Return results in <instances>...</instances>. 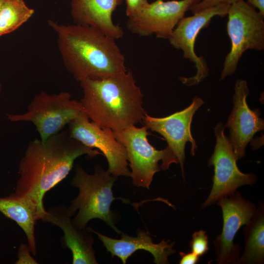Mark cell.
<instances>
[{
  "label": "cell",
  "mask_w": 264,
  "mask_h": 264,
  "mask_svg": "<svg viewBox=\"0 0 264 264\" xmlns=\"http://www.w3.org/2000/svg\"><path fill=\"white\" fill-rule=\"evenodd\" d=\"M98 154H102L71 137L68 130L44 140H32L20 162L15 192L33 201L42 220L46 214L43 202L45 194L67 176L77 158Z\"/></svg>",
  "instance_id": "obj_1"
},
{
  "label": "cell",
  "mask_w": 264,
  "mask_h": 264,
  "mask_svg": "<svg viewBox=\"0 0 264 264\" xmlns=\"http://www.w3.org/2000/svg\"><path fill=\"white\" fill-rule=\"evenodd\" d=\"M48 22L57 34L64 65L77 81L101 79L127 71L115 40L90 26Z\"/></svg>",
  "instance_id": "obj_2"
},
{
  "label": "cell",
  "mask_w": 264,
  "mask_h": 264,
  "mask_svg": "<svg viewBox=\"0 0 264 264\" xmlns=\"http://www.w3.org/2000/svg\"><path fill=\"white\" fill-rule=\"evenodd\" d=\"M80 101L89 120L99 126L120 131L142 121L146 113L143 94L130 71L80 82Z\"/></svg>",
  "instance_id": "obj_3"
},
{
  "label": "cell",
  "mask_w": 264,
  "mask_h": 264,
  "mask_svg": "<svg viewBox=\"0 0 264 264\" xmlns=\"http://www.w3.org/2000/svg\"><path fill=\"white\" fill-rule=\"evenodd\" d=\"M116 179L117 177L99 164L95 165L93 174H88L80 165H77L71 184L78 189L79 193L68 207L73 215L78 210L72 220L76 227L86 229L89 220L98 219L118 234L122 233L115 226V215L110 209L112 202L116 199L112 190Z\"/></svg>",
  "instance_id": "obj_4"
},
{
  "label": "cell",
  "mask_w": 264,
  "mask_h": 264,
  "mask_svg": "<svg viewBox=\"0 0 264 264\" xmlns=\"http://www.w3.org/2000/svg\"><path fill=\"white\" fill-rule=\"evenodd\" d=\"M84 111L80 101L71 99L70 94L61 91L49 94L41 91L28 105L27 111L21 114H7L12 122H30L44 140L61 131Z\"/></svg>",
  "instance_id": "obj_5"
},
{
  "label": "cell",
  "mask_w": 264,
  "mask_h": 264,
  "mask_svg": "<svg viewBox=\"0 0 264 264\" xmlns=\"http://www.w3.org/2000/svg\"><path fill=\"white\" fill-rule=\"evenodd\" d=\"M227 15V31L231 47L225 58L220 80L235 72L246 50L264 49V16L244 0L230 5Z\"/></svg>",
  "instance_id": "obj_6"
},
{
  "label": "cell",
  "mask_w": 264,
  "mask_h": 264,
  "mask_svg": "<svg viewBox=\"0 0 264 264\" xmlns=\"http://www.w3.org/2000/svg\"><path fill=\"white\" fill-rule=\"evenodd\" d=\"M148 130L145 126L132 125L113 132L126 150L132 184L149 189L154 174L168 169L173 160L166 148L158 150L149 143Z\"/></svg>",
  "instance_id": "obj_7"
},
{
  "label": "cell",
  "mask_w": 264,
  "mask_h": 264,
  "mask_svg": "<svg viewBox=\"0 0 264 264\" xmlns=\"http://www.w3.org/2000/svg\"><path fill=\"white\" fill-rule=\"evenodd\" d=\"M224 131L221 123H219L214 128L216 142L208 162L214 167L213 183L210 194L202 204L203 208L235 192L239 187L252 185L256 180L254 175L243 173L239 169L233 148Z\"/></svg>",
  "instance_id": "obj_8"
},
{
  "label": "cell",
  "mask_w": 264,
  "mask_h": 264,
  "mask_svg": "<svg viewBox=\"0 0 264 264\" xmlns=\"http://www.w3.org/2000/svg\"><path fill=\"white\" fill-rule=\"evenodd\" d=\"M71 137L101 152L108 162L107 171L115 176L131 177L126 150L115 138L113 131L90 121L83 111L68 124Z\"/></svg>",
  "instance_id": "obj_9"
},
{
  "label": "cell",
  "mask_w": 264,
  "mask_h": 264,
  "mask_svg": "<svg viewBox=\"0 0 264 264\" xmlns=\"http://www.w3.org/2000/svg\"><path fill=\"white\" fill-rule=\"evenodd\" d=\"M217 203L222 210L223 226L213 242L216 261L218 264H237L241 249L238 243H234V240L240 228L251 220L255 205L244 199L238 192L222 197Z\"/></svg>",
  "instance_id": "obj_10"
},
{
  "label": "cell",
  "mask_w": 264,
  "mask_h": 264,
  "mask_svg": "<svg viewBox=\"0 0 264 264\" xmlns=\"http://www.w3.org/2000/svg\"><path fill=\"white\" fill-rule=\"evenodd\" d=\"M230 5L220 4L194 14V15L182 18L177 23L169 38L171 44L175 48L181 49L184 58L195 65L197 73L195 76L179 79L184 84L191 86L202 81L209 73L204 58L198 57L195 51V44L200 31L207 27L211 19L218 16L224 17L227 14Z\"/></svg>",
  "instance_id": "obj_11"
},
{
  "label": "cell",
  "mask_w": 264,
  "mask_h": 264,
  "mask_svg": "<svg viewBox=\"0 0 264 264\" xmlns=\"http://www.w3.org/2000/svg\"><path fill=\"white\" fill-rule=\"evenodd\" d=\"M203 104L200 97H195L191 104L182 110L161 118L152 117L146 113L142 119L148 129L159 133L165 138L168 145L166 148L175 163L180 164L184 179L185 145L188 141L191 143V153L194 155L198 147L191 134V125L194 114Z\"/></svg>",
  "instance_id": "obj_12"
},
{
  "label": "cell",
  "mask_w": 264,
  "mask_h": 264,
  "mask_svg": "<svg viewBox=\"0 0 264 264\" xmlns=\"http://www.w3.org/2000/svg\"><path fill=\"white\" fill-rule=\"evenodd\" d=\"M201 0H156L135 15L128 18L127 27L132 33L142 36L155 35L168 39L185 12Z\"/></svg>",
  "instance_id": "obj_13"
},
{
  "label": "cell",
  "mask_w": 264,
  "mask_h": 264,
  "mask_svg": "<svg viewBox=\"0 0 264 264\" xmlns=\"http://www.w3.org/2000/svg\"><path fill=\"white\" fill-rule=\"evenodd\" d=\"M249 93L247 82L237 80L234 87L233 108L225 126L230 129L229 140L237 160L245 156L248 143L257 132L264 128L260 110H251L247 104Z\"/></svg>",
  "instance_id": "obj_14"
},
{
  "label": "cell",
  "mask_w": 264,
  "mask_h": 264,
  "mask_svg": "<svg viewBox=\"0 0 264 264\" xmlns=\"http://www.w3.org/2000/svg\"><path fill=\"white\" fill-rule=\"evenodd\" d=\"M73 215L65 205L50 207L42 220L59 227L64 233L61 239L62 246L72 253L73 264H97L93 236L85 229L76 227L71 217Z\"/></svg>",
  "instance_id": "obj_15"
},
{
  "label": "cell",
  "mask_w": 264,
  "mask_h": 264,
  "mask_svg": "<svg viewBox=\"0 0 264 264\" xmlns=\"http://www.w3.org/2000/svg\"><path fill=\"white\" fill-rule=\"evenodd\" d=\"M87 230L88 232L95 234L111 256L117 257L123 264L138 250L150 252L154 257V262L156 264H169L168 257L176 253L173 249L175 242L169 243L170 240L165 241L163 239L160 242L155 243L150 234L143 230H138L136 237L129 236L122 232L120 239L108 237L90 227H88Z\"/></svg>",
  "instance_id": "obj_16"
},
{
  "label": "cell",
  "mask_w": 264,
  "mask_h": 264,
  "mask_svg": "<svg viewBox=\"0 0 264 264\" xmlns=\"http://www.w3.org/2000/svg\"><path fill=\"white\" fill-rule=\"evenodd\" d=\"M123 0H71L70 14L75 24L90 26L117 40L124 35L112 15Z\"/></svg>",
  "instance_id": "obj_17"
},
{
  "label": "cell",
  "mask_w": 264,
  "mask_h": 264,
  "mask_svg": "<svg viewBox=\"0 0 264 264\" xmlns=\"http://www.w3.org/2000/svg\"><path fill=\"white\" fill-rule=\"evenodd\" d=\"M0 212L22 229L31 254L36 255L35 225L40 220L36 205L31 199L15 192L8 197L0 198Z\"/></svg>",
  "instance_id": "obj_18"
},
{
  "label": "cell",
  "mask_w": 264,
  "mask_h": 264,
  "mask_svg": "<svg viewBox=\"0 0 264 264\" xmlns=\"http://www.w3.org/2000/svg\"><path fill=\"white\" fill-rule=\"evenodd\" d=\"M260 203L250 221L244 228L245 247L237 264H262L264 262V210Z\"/></svg>",
  "instance_id": "obj_19"
},
{
  "label": "cell",
  "mask_w": 264,
  "mask_h": 264,
  "mask_svg": "<svg viewBox=\"0 0 264 264\" xmlns=\"http://www.w3.org/2000/svg\"><path fill=\"white\" fill-rule=\"evenodd\" d=\"M34 13L23 0H4L0 7V36L17 29Z\"/></svg>",
  "instance_id": "obj_20"
},
{
  "label": "cell",
  "mask_w": 264,
  "mask_h": 264,
  "mask_svg": "<svg viewBox=\"0 0 264 264\" xmlns=\"http://www.w3.org/2000/svg\"><path fill=\"white\" fill-rule=\"evenodd\" d=\"M190 247L192 252L199 257L208 251V237L205 230H201L194 233L190 242Z\"/></svg>",
  "instance_id": "obj_21"
},
{
  "label": "cell",
  "mask_w": 264,
  "mask_h": 264,
  "mask_svg": "<svg viewBox=\"0 0 264 264\" xmlns=\"http://www.w3.org/2000/svg\"><path fill=\"white\" fill-rule=\"evenodd\" d=\"M239 0H202L195 4L190 8L193 14L220 4L231 5Z\"/></svg>",
  "instance_id": "obj_22"
},
{
  "label": "cell",
  "mask_w": 264,
  "mask_h": 264,
  "mask_svg": "<svg viewBox=\"0 0 264 264\" xmlns=\"http://www.w3.org/2000/svg\"><path fill=\"white\" fill-rule=\"evenodd\" d=\"M28 245L22 243L19 247L16 264H37L38 263L30 255Z\"/></svg>",
  "instance_id": "obj_23"
},
{
  "label": "cell",
  "mask_w": 264,
  "mask_h": 264,
  "mask_svg": "<svg viewBox=\"0 0 264 264\" xmlns=\"http://www.w3.org/2000/svg\"><path fill=\"white\" fill-rule=\"evenodd\" d=\"M126 15L131 17L140 11L148 3V0H126Z\"/></svg>",
  "instance_id": "obj_24"
},
{
  "label": "cell",
  "mask_w": 264,
  "mask_h": 264,
  "mask_svg": "<svg viewBox=\"0 0 264 264\" xmlns=\"http://www.w3.org/2000/svg\"><path fill=\"white\" fill-rule=\"evenodd\" d=\"M179 255L180 260L179 264H196L199 260V257L192 252L187 253L180 252Z\"/></svg>",
  "instance_id": "obj_25"
},
{
  "label": "cell",
  "mask_w": 264,
  "mask_h": 264,
  "mask_svg": "<svg viewBox=\"0 0 264 264\" xmlns=\"http://www.w3.org/2000/svg\"><path fill=\"white\" fill-rule=\"evenodd\" d=\"M247 2L259 9V13L264 16V0H247Z\"/></svg>",
  "instance_id": "obj_26"
},
{
  "label": "cell",
  "mask_w": 264,
  "mask_h": 264,
  "mask_svg": "<svg viewBox=\"0 0 264 264\" xmlns=\"http://www.w3.org/2000/svg\"><path fill=\"white\" fill-rule=\"evenodd\" d=\"M4 1V0H0V7Z\"/></svg>",
  "instance_id": "obj_27"
},
{
  "label": "cell",
  "mask_w": 264,
  "mask_h": 264,
  "mask_svg": "<svg viewBox=\"0 0 264 264\" xmlns=\"http://www.w3.org/2000/svg\"><path fill=\"white\" fill-rule=\"evenodd\" d=\"M1 89H2V85L0 82V92H1Z\"/></svg>",
  "instance_id": "obj_28"
}]
</instances>
